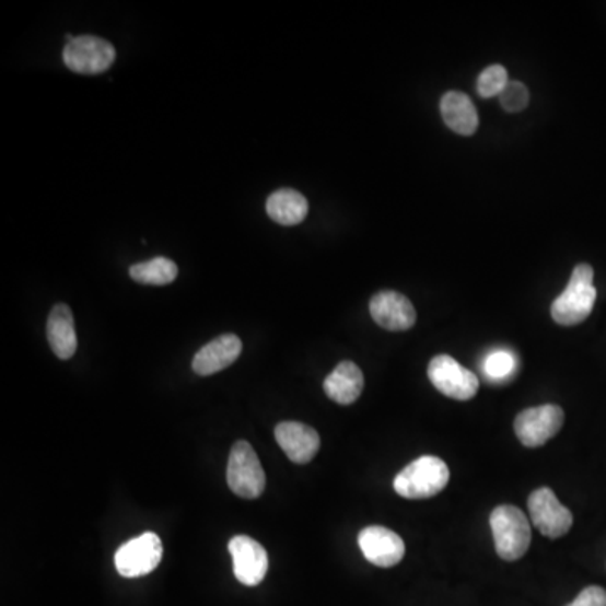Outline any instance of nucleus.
Segmentation results:
<instances>
[{
	"label": "nucleus",
	"instance_id": "39448f33",
	"mask_svg": "<svg viewBox=\"0 0 606 606\" xmlns=\"http://www.w3.org/2000/svg\"><path fill=\"white\" fill-rule=\"evenodd\" d=\"M117 51L108 40L96 36H77L65 46L62 61L78 74H102L114 67Z\"/></svg>",
	"mask_w": 606,
	"mask_h": 606
},
{
	"label": "nucleus",
	"instance_id": "aec40b11",
	"mask_svg": "<svg viewBox=\"0 0 606 606\" xmlns=\"http://www.w3.org/2000/svg\"><path fill=\"white\" fill-rule=\"evenodd\" d=\"M508 84V70L502 65H492L480 73L477 80V92L482 98H493L501 95Z\"/></svg>",
	"mask_w": 606,
	"mask_h": 606
},
{
	"label": "nucleus",
	"instance_id": "a211bd4d",
	"mask_svg": "<svg viewBox=\"0 0 606 606\" xmlns=\"http://www.w3.org/2000/svg\"><path fill=\"white\" fill-rule=\"evenodd\" d=\"M267 212L270 220L281 226H295L307 218L308 202L299 190H275L268 198Z\"/></svg>",
	"mask_w": 606,
	"mask_h": 606
},
{
	"label": "nucleus",
	"instance_id": "5701e85b",
	"mask_svg": "<svg viewBox=\"0 0 606 606\" xmlns=\"http://www.w3.org/2000/svg\"><path fill=\"white\" fill-rule=\"evenodd\" d=\"M567 606H606V592L599 586H588Z\"/></svg>",
	"mask_w": 606,
	"mask_h": 606
},
{
	"label": "nucleus",
	"instance_id": "1a4fd4ad",
	"mask_svg": "<svg viewBox=\"0 0 606 606\" xmlns=\"http://www.w3.org/2000/svg\"><path fill=\"white\" fill-rule=\"evenodd\" d=\"M564 423V411L556 405L536 406L524 409L515 418L517 439L529 448H537L558 435Z\"/></svg>",
	"mask_w": 606,
	"mask_h": 606
},
{
	"label": "nucleus",
	"instance_id": "9d476101",
	"mask_svg": "<svg viewBox=\"0 0 606 606\" xmlns=\"http://www.w3.org/2000/svg\"><path fill=\"white\" fill-rule=\"evenodd\" d=\"M233 556L234 576L245 586H256L267 576L268 555L258 540L248 536H234L228 545Z\"/></svg>",
	"mask_w": 606,
	"mask_h": 606
},
{
	"label": "nucleus",
	"instance_id": "412c9836",
	"mask_svg": "<svg viewBox=\"0 0 606 606\" xmlns=\"http://www.w3.org/2000/svg\"><path fill=\"white\" fill-rule=\"evenodd\" d=\"M515 368H517V362H515L514 356L508 351H493L492 354L487 356L486 362H483V371L493 381L508 380L511 374H514Z\"/></svg>",
	"mask_w": 606,
	"mask_h": 606
},
{
	"label": "nucleus",
	"instance_id": "423d86ee",
	"mask_svg": "<svg viewBox=\"0 0 606 606\" xmlns=\"http://www.w3.org/2000/svg\"><path fill=\"white\" fill-rule=\"evenodd\" d=\"M164 548L155 533H143L128 540L115 552V567L124 578H140L161 564Z\"/></svg>",
	"mask_w": 606,
	"mask_h": 606
},
{
	"label": "nucleus",
	"instance_id": "f03ea898",
	"mask_svg": "<svg viewBox=\"0 0 606 606\" xmlns=\"http://www.w3.org/2000/svg\"><path fill=\"white\" fill-rule=\"evenodd\" d=\"M497 555L504 561L523 558L531 546V524L526 514L514 505H501L490 514Z\"/></svg>",
	"mask_w": 606,
	"mask_h": 606
},
{
	"label": "nucleus",
	"instance_id": "2eb2a0df",
	"mask_svg": "<svg viewBox=\"0 0 606 606\" xmlns=\"http://www.w3.org/2000/svg\"><path fill=\"white\" fill-rule=\"evenodd\" d=\"M46 336L56 358L68 361L78 349L77 329H74L73 312L67 303H58L49 314L46 324Z\"/></svg>",
	"mask_w": 606,
	"mask_h": 606
},
{
	"label": "nucleus",
	"instance_id": "dca6fc26",
	"mask_svg": "<svg viewBox=\"0 0 606 606\" xmlns=\"http://www.w3.org/2000/svg\"><path fill=\"white\" fill-rule=\"evenodd\" d=\"M443 121L458 136H474L479 128V114L465 93L448 92L440 102Z\"/></svg>",
	"mask_w": 606,
	"mask_h": 606
},
{
	"label": "nucleus",
	"instance_id": "ddd939ff",
	"mask_svg": "<svg viewBox=\"0 0 606 606\" xmlns=\"http://www.w3.org/2000/svg\"><path fill=\"white\" fill-rule=\"evenodd\" d=\"M275 439L293 464H308L321 450V436L317 431L296 421H283L278 424L275 428Z\"/></svg>",
	"mask_w": 606,
	"mask_h": 606
},
{
	"label": "nucleus",
	"instance_id": "6e6552de",
	"mask_svg": "<svg viewBox=\"0 0 606 606\" xmlns=\"http://www.w3.org/2000/svg\"><path fill=\"white\" fill-rule=\"evenodd\" d=\"M527 508H529L531 523L549 539L564 536L573 526V514L570 509L564 508L548 487L534 490L527 501Z\"/></svg>",
	"mask_w": 606,
	"mask_h": 606
},
{
	"label": "nucleus",
	"instance_id": "7ed1b4c3",
	"mask_svg": "<svg viewBox=\"0 0 606 606\" xmlns=\"http://www.w3.org/2000/svg\"><path fill=\"white\" fill-rule=\"evenodd\" d=\"M450 470L439 457H420L411 462L395 479V490L405 499H430L445 489Z\"/></svg>",
	"mask_w": 606,
	"mask_h": 606
},
{
	"label": "nucleus",
	"instance_id": "4468645a",
	"mask_svg": "<svg viewBox=\"0 0 606 606\" xmlns=\"http://www.w3.org/2000/svg\"><path fill=\"white\" fill-rule=\"evenodd\" d=\"M243 351V342L234 334L215 337L194 356L193 370L199 376H212L236 362Z\"/></svg>",
	"mask_w": 606,
	"mask_h": 606
},
{
	"label": "nucleus",
	"instance_id": "f3484780",
	"mask_svg": "<svg viewBox=\"0 0 606 606\" xmlns=\"http://www.w3.org/2000/svg\"><path fill=\"white\" fill-rule=\"evenodd\" d=\"M364 389V376L359 365L343 361L324 381V392L333 401L339 405H352L358 401Z\"/></svg>",
	"mask_w": 606,
	"mask_h": 606
},
{
	"label": "nucleus",
	"instance_id": "4be33fe9",
	"mask_svg": "<svg viewBox=\"0 0 606 606\" xmlns=\"http://www.w3.org/2000/svg\"><path fill=\"white\" fill-rule=\"evenodd\" d=\"M499 98H501L502 108L508 114H521L529 105V90L526 89V84L518 83V81H509Z\"/></svg>",
	"mask_w": 606,
	"mask_h": 606
},
{
	"label": "nucleus",
	"instance_id": "20e7f679",
	"mask_svg": "<svg viewBox=\"0 0 606 606\" xmlns=\"http://www.w3.org/2000/svg\"><path fill=\"white\" fill-rule=\"evenodd\" d=\"M226 479L231 492L243 499H258L264 493L267 486L264 467L255 448L245 440L234 443L231 448Z\"/></svg>",
	"mask_w": 606,
	"mask_h": 606
},
{
	"label": "nucleus",
	"instance_id": "0eeeda50",
	"mask_svg": "<svg viewBox=\"0 0 606 606\" xmlns=\"http://www.w3.org/2000/svg\"><path fill=\"white\" fill-rule=\"evenodd\" d=\"M428 377L442 395L458 401H468L479 392V377L450 356L431 359Z\"/></svg>",
	"mask_w": 606,
	"mask_h": 606
},
{
	"label": "nucleus",
	"instance_id": "6ab92c4d",
	"mask_svg": "<svg viewBox=\"0 0 606 606\" xmlns=\"http://www.w3.org/2000/svg\"><path fill=\"white\" fill-rule=\"evenodd\" d=\"M179 268L172 259L158 256L143 264H136L130 268V277L142 285H168L176 280Z\"/></svg>",
	"mask_w": 606,
	"mask_h": 606
},
{
	"label": "nucleus",
	"instance_id": "9b49d317",
	"mask_svg": "<svg viewBox=\"0 0 606 606\" xmlns=\"http://www.w3.org/2000/svg\"><path fill=\"white\" fill-rule=\"evenodd\" d=\"M358 543L364 558L374 567H396L405 558V540L387 527H365L359 533Z\"/></svg>",
	"mask_w": 606,
	"mask_h": 606
},
{
	"label": "nucleus",
	"instance_id": "f8f14e48",
	"mask_svg": "<svg viewBox=\"0 0 606 606\" xmlns=\"http://www.w3.org/2000/svg\"><path fill=\"white\" fill-rule=\"evenodd\" d=\"M371 317L377 326L393 333L411 329L417 324V311L401 293L384 290L376 293L370 302Z\"/></svg>",
	"mask_w": 606,
	"mask_h": 606
},
{
	"label": "nucleus",
	"instance_id": "f257e3e1",
	"mask_svg": "<svg viewBox=\"0 0 606 606\" xmlns=\"http://www.w3.org/2000/svg\"><path fill=\"white\" fill-rule=\"evenodd\" d=\"M593 268L581 264L571 273L567 290L552 302L551 315L559 326H578L592 314L596 302V289L593 287Z\"/></svg>",
	"mask_w": 606,
	"mask_h": 606
}]
</instances>
